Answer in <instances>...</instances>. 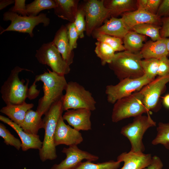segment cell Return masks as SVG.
Listing matches in <instances>:
<instances>
[{
  "instance_id": "1",
  "label": "cell",
  "mask_w": 169,
  "mask_h": 169,
  "mask_svg": "<svg viewBox=\"0 0 169 169\" xmlns=\"http://www.w3.org/2000/svg\"><path fill=\"white\" fill-rule=\"evenodd\" d=\"M38 81L43 83L44 95L38 100L36 111L42 116L53 104L62 99L63 91L65 90L68 82L64 76L49 70L36 76L34 81Z\"/></svg>"
},
{
  "instance_id": "2",
  "label": "cell",
  "mask_w": 169,
  "mask_h": 169,
  "mask_svg": "<svg viewBox=\"0 0 169 169\" xmlns=\"http://www.w3.org/2000/svg\"><path fill=\"white\" fill-rule=\"evenodd\" d=\"M63 111L62 99L51 105L43 119L45 133L42 147L39 150V157L43 162L54 160L57 157L54 136L57 123Z\"/></svg>"
},
{
  "instance_id": "3",
  "label": "cell",
  "mask_w": 169,
  "mask_h": 169,
  "mask_svg": "<svg viewBox=\"0 0 169 169\" xmlns=\"http://www.w3.org/2000/svg\"><path fill=\"white\" fill-rule=\"evenodd\" d=\"M142 58L140 51L124 50L115 54L109 67L120 81L127 78H137L144 74L140 64Z\"/></svg>"
},
{
  "instance_id": "4",
  "label": "cell",
  "mask_w": 169,
  "mask_h": 169,
  "mask_svg": "<svg viewBox=\"0 0 169 169\" xmlns=\"http://www.w3.org/2000/svg\"><path fill=\"white\" fill-rule=\"evenodd\" d=\"M24 70L31 71L18 66L14 67L2 86L1 97L6 105L22 104L28 97L29 80L25 84V80H20L19 77V73Z\"/></svg>"
},
{
  "instance_id": "5",
  "label": "cell",
  "mask_w": 169,
  "mask_h": 169,
  "mask_svg": "<svg viewBox=\"0 0 169 169\" xmlns=\"http://www.w3.org/2000/svg\"><path fill=\"white\" fill-rule=\"evenodd\" d=\"M65 91L62 99L64 110L85 109L92 111L96 109V102L91 93L78 83L68 82Z\"/></svg>"
},
{
  "instance_id": "6",
  "label": "cell",
  "mask_w": 169,
  "mask_h": 169,
  "mask_svg": "<svg viewBox=\"0 0 169 169\" xmlns=\"http://www.w3.org/2000/svg\"><path fill=\"white\" fill-rule=\"evenodd\" d=\"M143 95L141 91L135 92L117 101L114 104L111 115L113 122L135 117L149 112L143 103Z\"/></svg>"
},
{
  "instance_id": "7",
  "label": "cell",
  "mask_w": 169,
  "mask_h": 169,
  "mask_svg": "<svg viewBox=\"0 0 169 169\" xmlns=\"http://www.w3.org/2000/svg\"><path fill=\"white\" fill-rule=\"evenodd\" d=\"M156 125V122L148 112L146 115H141L135 117L132 122L121 128L120 133L130 141L131 145V151L143 153L145 150L142 141L143 135L149 128Z\"/></svg>"
},
{
  "instance_id": "8",
  "label": "cell",
  "mask_w": 169,
  "mask_h": 169,
  "mask_svg": "<svg viewBox=\"0 0 169 169\" xmlns=\"http://www.w3.org/2000/svg\"><path fill=\"white\" fill-rule=\"evenodd\" d=\"M3 19L5 21H10L11 23L7 28L1 31L0 34L11 31L28 33L31 37L34 36L33 30L36 26L43 23L44 27H47L50 23L47 14L43 13L35 16H22L9 11L4 13Z\"/></svg>"
},
{
  "instance_id": "9",
  "label": "cell",
  "mask_w": 169,
  "mask_h": 169,
  "mask_svg": "<svg viewBox=\"0 0 169 169\" xmlns=\"http://www.w3.org/2000/svg\"><path fill=\"white\" fill-rule=\"evenodd\" d=\"M152 80L144 75L141 77L136 79H124L115 85H108L106 87L105 90L107 101L114 104L118 100L135 92L140 91Z\"/></svg>"
},
{
  "instance_id": "10",
  "label": "cell",
  "mask_w": 169,
  "mask_h": 169,
  "mask_svg": "<svg viewBox=\"0 0 169 169\" xmlns=\"http://www.w3.org/2000/svg\"><path fill=\"white\" fill-rule=\"evenodd\" d=\"M35 57L40 64L48 65L52 71L59 75L64 76L70 72V65L52 42L42 44L37 50Z\"/></svg>"
},
{
  "instance_id": "11",
  "label": "cell",
  "mask_w": 169,
  "mask_h": 169,
  "mask_svg": "<svg viewBox=\"0 0 169 169\" xmlns=\"http://www.w3.org/2000/svg\"><path fill=\"white\" fill-rule=\"evenodd\" d=\"M86 23V33L90 37L110 17V12L104 6V0H89L83 5Z\"/></svg>"
},
{
  "instance_id": "12",
  "label": "cell",
  "mask_w": 169,
  "mask_h": 169,
  "mask_svg": "<svg viewBox=\"0 0 169 169\" xmlns=\"http://www.w3.org/2000/svg\"><path fill=\"white\" fill-rule=\"evenodd\" d=\"M168 82L169 74L163 76H158L140 90L143 95L144 106L149 111H158L159 97L166 84Z\"/></svg>"
},
{
  "instance_id": "13",
  "label": "cell",
  "mask_w": 169,
  "mask_h": 169,
  "mask_svg": "<svg viewBox=\"0 0 169 169\" xmlns=\"http://www.w3.org/2000/svg\"><path fill=\"white\" fill-rule=\"evenodd\" d=\"M62 152L65 154V158L59 164H54L50 169H73L83 160L92 161L99 159L98 156L79 149L77 145L64 147Z\"/></svg>"
},
{
  "instance_id": "14",
  "label": "cell",
  "mask_w": 169,
  "mask_h": 169,
  "mask_svg": "<svg viewBox=\"0 0 169 169\" xmlns=\"http://www.w3.org/2000/svg\"><path fill=\"white\" fill-rule=\"evenodd\" d=\"M62 115L57 123L54 136L55 146L60 145L77 146L83 140L82 134L79 131L66 125Z\"/></svg>"
},
{
  "instance_id": "15",
  "label": "cell",
  "mask_w": 169,
  "mask_h": 169,
  "mask_svg": "<svg viewBox=\"0 0 169 169\" xmlns=\"http://www.w3.org/2000/svg\"><path fill=\"white\" fill-rule=\"evenodd\" d=\"M121 19L126 28L131 31L135 26L144 23H151L161 26V18L152 14L142 8H138L133 11L122 14Z\"/></svg>"
},
{
  "instance_id": "16",
  "label": "cell",
  "mask_w": 169,
  "mask_h": 169,
  "mask_svg": "<svg viewBox=\"0 0 169 169\" xmlns=\"http://www.w3.org/2000/svg\"><path fill=\"white\" fill-rule=\"evenodd\" d=\"M91 111L85 109H70L66 110L62 117L76 130L87 131L91 129Z\"/></svg>"
},
{
  "instance_id": "17",
  "label": "cell",
  "mask_w": 169,
  "mask_h": 169,
  "mask_svg": "<svg viewBox=\"0 0 169 169\" xmlns=\"http://www.w3.org/2000/svg\"><path fill=\"white\" fill-rule=\"evenodd\" d=\"M152 157L150 154L130 151L121 153L118 156L117 161L124 162L123 166L120 169H144L151 164Z\"/></svg>"
},
{
  "instance_id": "18",
  "label": "cell",
  "mask_w": 169,
  "mask_h": 169,
  "mask_svg": "<svg viewBox=\"0 0 169 169\" xmlns=\"http://www.w3.org/2000/svg\"><path fill=\"white\" fill-rule=\"evenodd\" d=\"M0 120L11 126L18 134L21 140V148L23 151H26L31 149L39 150L41 148L43 142L39 136L25 132L20 126L4 116L0 115Z\"/></svg>"
},
{
  "instance_id": "19",
  "label": "cell",
  "mask_w": 169,
  "mask_h": 169,
  "mask_svg": "<svg viewBox=\"0 0 169 169\" xmlns=\"http://www.w3.org/2000/svg\"><path fill=\"white\" fill-rule=\"evenodd\" d=\"M57 48L64 60L69 65L73 62L74 52L69 48L67 30L65 26L62 25L56 33L52 41Z\"/></svg>"
},
{
  "instance_id": "20",
  "label": "cell",
  "mask_w": 169,
  "mask_h": 169,
  "mask_svg": "<svg viewBox=\"0 0 169 169\" xmlns=\"http://www.w3.org/2000/svg\"><path fill=\"white\" fill-rule=\"evenodd\" d=\"M167 38H161L155 41L149 40L144 44L140 51L143 58H154L159 60L169 56L166 48Z\"/></svg>"
},
{
  "instance_id": "21",
  "label": "cell",
  "mask_w": 169,
  "mask_h": 169,
  "mask_svg": "<svg viewBox=\"0 0 169 169\" xmlns=\"http://www.w3.org/2000/svg\"><path fill=\"white\" fill-rule=\"evenodd\" d=\"M104 23L95 29L92 35L105 34L123 39L129 31L125 28L121 18L111 17L109 20H106Z\"/></svg>"
},
{
  "instance_id": "22",
  "label": "cell",
  "mask_w": 169,
  "mask_h": 169,
  "mask_svg": "<svg viewBox=\"0 0 169 169\" xmlns=\"http://www.w3.org/2000/svg\"><path fill=\"white\" fill-rule=\"evenodd\" d=\"M56 5L54 9L59 17L70 23L74 22L79 8L78 0H54Z\"/></svg>"
},
{
  "instance_id": "23",
  "label": "cell",
  "mask_w": 169,
  "mask_h": 169,
  "mask_svg": "<svg viewBox=\"0 0 169 169\" xmlns=\"http://www.w3.org/2000/svg\"><path fill=\"white\" fill-rule=\"evenodd\" d=\"M104 4L109 11L110 16L115 18L137 9L136 0H104Z\"/></svg>"
},
{
  "instance_id": "24",
  "label": "cell",
  "mask_w": 169,
  "mask_h": 169,
  "mask_svg": "<svg viewBox=\"0 0 169 169\" xmlns=\"http://www.w3.org/2000/svg\"><path fill=\"white\" fill-rule=\"evenodd\" d=\"M34 106L33 103L25 102L19 105H8L0 110L1 113L7 115L11 120L21 126L27 111Z\"/></svg>"
},
{
  "instance_id": "25",
  "label": "cell",
  "mask_w": 169,
  "mask_h": 169,
  "mask_svg": "<svg viewBox=\"0 0 169 169\" xmlns=\"http://www.w3.org/2000/svg\"><path fill=\"white\" fill-rule=\"evenodd\" d=\"M42 116L36 111L30 109L27 112L20 127L26 133L38 135V131L41 128H44V127Z\"/></svg>"
},
{
  "instance_id": "26",
  "label": "cell",
  "mask_w": 169,
  "mask_h": 169,
  "mask_svg": "<svg viewBox=\"0 0 169 169\" xmlns=\"http://www.w3.org/2000/svg\"><path fill=\"white\" fill-rule=\"evenodd\" d=\"M146 38L145 35L133 30L129 31L123 39L125 50L134 53L140 51Z\"/></svg>"
},
{
  "instance_id": "27",
  "label": "cell",
  "mask_w": 169,
  "mask_h": 169,
  "mask_svg": "<svg viewBox=\"0 0 169 169\" xmlns=\"http://www.w3.org/2000/svg\"><path fill=\"white\" fill-rule=\"evenodd\" d=\"M161 26L151 23H144L135 26L131 30L137 33L148 36L153 41H156L161 38L160 31Z\"/></svg>"
},
{
  "instance_id": "28",
  "label": "cell",
  "mask_w": 169,
  "mask_h": 169,
  "mask_svg": "<svg viewBox=\"0 0 169 169\" xmlns=\"http://www.w3.org/2000/svg\"><path fill=\"white\" fill-rule=\"evenodd\" d=\"M56 6L54 0H35L26 5L27 16H35L42 10L54 9Z\"/></svg>"
},
{
  "instance_id": "29",
  "label": "cell",
  "mask_w": 169,
  "mask_h": 169,
  "mask_svg": "<svg viewBox=\"0 0 169 169\" xmlns=\"http://www.w3.org/2000/svg\"><path fill=\"white\" fill-rule=\"evenodd\" d=\"M95 44V52L100 59L101 64L105 65L110 63L115 57V50L107 44L101 42L97 41Z\"/></svg>"
},
{
  "instance_id": "30",
  "label": "cell",
  "mask_w": 169,
  "mask_h": 169,
  "mask_svg": "<svg viewBox=\"0 0 169 169\" xmlns=\"http://www.w3.org/2000/svg\"><path fill=\"white\" fill-rule=\"evenodd\" d=\"M156 136L152 141L153 145L161 144L169 150V122H159L156 128Z\"/></svg>"
},
{
  "instance_id": "31",
  "label": "cell",
  "mask_w": 169,
  "mask_h": 169,
  "mask_svg": "<svg viewBox=\"0 0 169 169\" xmlns=\"http://www.w3.org/2000/svg\"><path fill=\"white\" fill-rule=\"evenodd\" d=\"M120 162L113 160L97 163L87 161L81 162L73 169H118Z\"/></svg>"
},
{
  "instance_id": "32",
  "label": "cell",
  "mask_w": 169,
  "mask_h": 169,
  "mask_svg": "<svg viewBox=\"0 0 169 169\" xmlns=\"http://www.w3.org/2000/svg\"><path fill=\"white\" fill-rule=\"evenodd\" d=\"M97 41L105 43L112 48L115 52H119L125 50L123 45L122 39L120 38L101 34H95L92 35Z\"/></svg>"
},
{
  "instance_id": "33",
  "label": "cell",
  "mask_w": 169,
  "mask_h": 169,
  "mask_svg": "<svg viewBox=\"0 0 169 169\" xmlns=\"http://www.w3.org/2000/svg\"><path fill=\"white\" fill-rule=\"evenodd\" d=\"M159 60L151 58L144 59L140 61L144 74L149 79L153 80L157 75Z\"/></svg>"
},
{
  "instance_id": "34",
  "label": "cell",
  "mask_w": 169,
  "mask_h": 169,
  "mask_svg": "<svg viewBox=\"0 0 169 169\" xmlns=\"http://www.w3.org/2000/svg\"><path fill=\"white\" fill-rule=\"evenodd\" d=\"M0 136L3 138L4 142L6 145L13 146L18 150L21 148V141L12 134L2 123H0Z\"/></svg>"
},
{
  "instance_id": "35",
  "label": "cell",
  "mask_w": 169,
  "mask_h": 169,
  "mask_svg": "<svg viewBox=\"0 0 169 169\" xmlns=\"http://www.w3.org/2000/svg\"><path fill=\"white\" fill-rule=\"evenodd\" d=\"M74 23L79 38H83L84 37V32L86 31V23L83 5L79 7Z\"/></svg>"
},
{
  "instance_id": "36",
  "label": "cell",
  "mask_w": 169,
  "mask_h": 169,
  "mask_svg": "<svg viewBox=\"0 0 169 169\" xmlns=\"http://www.w3.org/2000/svg\"><path fill=\"white\" fill-rule=\"evenodd\" d=\"M162 0H138L137 8H143L147 12L156 15Z\"/></svg>"
},
{
  "instance_id": "37",
  "label": "cell",
  "mask_w": 169,
  "mask_h": 169,
  "mask_svg": "<svg viewBox=\"0 0 169 169\" xmlns=\"http://www.w3.org/2000/svg\"><path fill=\"white\" fill-rule=\"evenodd\" d=\"M66 26L67 30L70 49L73 51V49L77 47V41L79 38V35L74 22H69Z\"/></svg>"
},
{
  "instance_id": "38",
  "label": "cell",
  "mask_w": 169,
  "mask_h": 169,
  "mask_svg": "<svg viewBox=\"0 0 169 169\" xmlns=\"http://www.w3.org/2000/svg\"><path fill=\"white\" fill-rule=\"evenodd\" d=\"M168 74H169V59L167 57H164L159 60L157 75L163 76Z\"/></svg>"
},
{
  "instance_id": "39",
  "label": "cell",
  "mask_w": 169,
  "mask_h": 169,
  "mask_svg": "<svg viewBox=\"0 0 169 169\" xmlns=\"http://www.w3.org/2000/svg\"><path fill=\"white\" fill-rule=\"evenodd\" d=\"M25 0H15L14 5L9 10L10 11L19 14L22 16H27Z\"/></svg>"
},
{
  "instance_id": "40",
  "label": "cell",
  "mask_w": 169,
  "mask_h": 169,
  "mask_svg": "<svg viewBox=\"0 0 169 169\" xmlns=\"http://www.w3.org/2000/svg\"><path fill=\"white\" fill-rule=\"evenodd\" d=\"M156 15L159 17H169V0H162Z\"/></svg>"
},
{
  "instance_id": "41",
  "label": "cell",
  "mask_w": 169,
  "mask_h": 169,
  "mask_svg": "<svg viewBox=\"0 0 169 169\" xmlns=\"http://www.w3.org/2000/svg\"><path fill=\"white\" fill-rule=\"evenodd\" d=\"M162 25L160 31L161 38L169 37V17L161 18Z\"/></svg>"
},
{
  "instance_id": "42",
  "label": "cell",
  "mask_w": 169,
  "mask_h": 169,
  "mask_svg": "<svg viewBox=\"0 0 169 169\" xmlns=\"http://www.w3.org/2000/svg\"><path fill=\"white\" fill-rule=\"evenodd\" d=\"M163 163L160 158L156 156L152 157V160L150 165L144 169H162Z\"/></svg>"
},
{
  "instance_id": "43",
  "label": "cell",
  "mask_w": 169,
  "mask_h": 169,
  "mask_svg": "<svg viewBox=\"0 0 169 169\" xmlns=\"http://www.w3.org/2000/svg\"><path fill=\"white\" fill-rule=\"evenodd\" d=\"M15 3L13 0H1L0 2V10H2L8 6Z\"/></svg>"
},
{
  "instance_id": "44",
  "label": "cell",
  "mask_w": 169,
  "mask_h": 169,
  "mask_svg": "<svg viewBox=\"0 0 169 169\" xmlns=\"http://www.w3.org/2000/svg\"><path fill=\"white\" fill-rule=\"evenodd\" d=\"M163 103L165 107L169 109V94L166 95L163 97Z\"/></svg>"
},
{
  "instance_id": "45",
  "label": "cell",
  "mask_w": 169,
  "mask_h": 169,
  "mask_svg": "<svg viewBox=\"0 0 169 169\" xmlns=\"http://www.w3.org/2000/svg\"><path fill=\"white\" fill-rule=\"evenodd\" d=\"M166 48L167 49L169 53V38H167V39L166 42Z\"/></svg>"
}]
</instances>
